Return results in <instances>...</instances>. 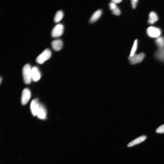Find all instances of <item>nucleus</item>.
Masks as SVG:
<instances>
[{"label": "nucleus", "instance_id": "obj_19", "mask_svg": "<svg viewBox=\"0 0 164 164\" xmlns=\"http://www.w3.org/2000/svg\"><path fill=\"white\" fill-rule=\"evenodd\" d=\"M156 132L158 134L164 133V125H162L158 127L156 130Z\"/></svg>", "mask_w": 164, "mask_h": 164}, {"label": "nucleus", "instance_id": "obj_22", "mask_svg": "<svg viewBox=\"0 0 164 164\" xmlns=\"http://www.w3.org/2000/svg\"><path fill=\"white\" fill-rule=\"evenodd\" d=\"M2 80V78L1 77V83Z\"/></svg>", "mask_w": 164, "mask_h": 164}, {"label": "nucleus", "instance_id": "obj_12", "mask_svg": "<svg viewBox=\"0 0 164 164\" xmlns=\"http://www.w3.org/2000/svg\"><path fill=\"white\" fill-rule=\"evenodd\" d=\"M109 6L110 9L112 11L113 15L116 16H119L121 14V11L117 6L116 4L112 2L110 4Z\"/></svg>", "mask_w": 164, "mask_h": 164}, {"label": "nucleus", "instance_id": "obj_7", "mask_svg": "<svg viewBox=\"0 0 164 164\" xmlns=\"http://www.w3.org/2000/svg\"><path fill=\"white\" fill-rule=\"evenodd\" d=\"M31 74L32 80L33 81H38L41 78V73L38 68L36 66L32 68Z\"/></svg>", "mask_w": 164, "mask_h": 164}, {"label": "nucleus", "instance_id": "obj_5", "mask_svg": "<svg viewBox=\"0 0 164 164\" xmlns=\"http://www.w3.org/2000/svg\"><path fill=\"white\" fill-rule=\"evenodd\" d=\"M64 28L63 25L61 23H58L55 25L52 31V36L54 38H56L62 36Z\"/></svg>", "mask_w": 164, "mask_h": 164}, {"label": "nucleus", "instance_id": "obj_20", "mask_svg": "<svg viewBox=\"0 0 164 164\" xmlns=\"http://www.w3.org/2000/svg\"><path fill=\"white\" fill-rule=\"evenodd\" d=\"M138 2V0H132L131 1L132 6L133 9H135L136 8Z\"/></svg>", "mask_w": 164, "mask_h": 164}, {"label": "nucleus", "instance_id": "obj_8", "mask_svg": "<svg viewBox=\"0 0 164 164\" xmlns=\"http://www.w3.org/2000/svg\"><path fill=\"white\" fill-rule=\"evenodd\" d=\"M36 116L40 119L44 120L46 118V111L45 108L42 104H40Z\"/></svg>", "mask_w": 164, "mask_h": 164}, {"label": "nucleus", "instance_id": "obj_16", "mask_svg": "<svg viewBox=\"0 0 164 164\" xmlns=\"http://www.w3.org/2000/svg\"><path fill=\"white\" fill-rule=\"evenodd\" d=\"M155 42L159 49H164V37H159L157 38Z\"/></svg>", "mask_w": 164, "mask_h": 164}, {"label": "nucleus", "instance_id": "obj_13", "mask_svg": "<svg viewBox=\"0 0 164 164\" xmlns=\"http://www.w3.org/2000/svg\"><path fill=\"white\" fill-rule=\"evenodd\" d=\"M149 19L148 22L149 24H154L158 20V17L156 14L154 12H151L149 15Z\"/></svg>", "mask_w": 164, "mask_h": 164}, {"label": "nucleus", "instance_id": "obj_2", "mask_svg": "<svg viewBox=\"0 0 164 164\" xmlns=\"http://www.w3.org/2000/svg\"><path fill=\"white\" fill-rule=\"evenodd\" d=\"M52 55L51 51L49 49L44 50L36 58V62L40 64H42L48 60Z\"/></svg>", "mask_w": 164, "mask_h": 164}, {"label": "nucleus", "instance_id": "obj_9", "mask_svg": "<svg viewBox=\"0 0 164 164\" xmlns=\"http://www.w3.org/2000/svg\"><path fill=\"white\" fill-rule=\"evenodd\" d=\"M40 104L38 99H33L31 102L30 106V110L32 115L34 116L36 115Z\"/></svg>", "mask_w": 164, "mask_h": 164}, {"label": "nucleus", "instance_id": "obj_3", "mask_svg": "<svg viewBox=\"0 0 164 164\" xmlns=\"http://www.w3.org/2000/svg\"><path fill=\"white\" fill-rule=\"evenodd\" d=\"M145 54L143 53L129 56L128 59L130 63L132 65H135L141 62L144 60Z\"/></svg>", "mask_w": 164, "mask_h": 164}, {"label": "nucleus", "instance_id": "obj_17", "mask_svg": "<svg viewBox=\"0 0 164 164\" xmlns=\"http://www.w3.org/2000/svg\"><path fill=\"white\" fill-rule=\"evenodd\" d=\"M64 14L61 10H59L57 12L54 17V20L55 22H58L61 21L63 18Z\"/></svg>", "mask_w": 164, "mask_h": 164}, {"label": "nucleus", "instance_id": "obj_1", "mask_svg": "<svg viewBox=\"0 0 164 164\" xmlns=\"http://www.w3.org/2000/svg\"><path fill=\"white\" fill-rule=\"evenodd\" d=\"M30 65L26 64L23 66L22 70V73L23 80L27 84H29L32 80L31 69Z\"/></svg>", "mask_w": 164, "mask_h": 164}, {"label": "nucleus", "instance_id": "obj_18", "mask_svg": "<svg viewBox=\"0 0 164 164\" xmlns=\"http://www.w3.org/2000/svg\"><path fill=\"white\" fill-rule=\"evenodd\" d=\"M138 41L136 40L134 42L133 45V46L132 50H131L130 56H132L135 54L137 47Z\"/></svg>", "mask_w": 164, "mask_h": 164}, {"label": "nucleus", "instance_id": "obj_10", "mask_svg": "<svg viewBox=\"0 0 164 164\" xmlns=\"http://www.w3.org/2000/svg\"><path fill=\"white\" fill-rule=\"evenodd\" d=\"M52 45L53 49L56 51L60 50L62 48L63 43L60 39H57L52 41Z\"/></svg>", "mask_w": 164, "mask_h": 164}, {"label": "nucleus", "instance_id": "obj_11", "mask_svg": "<svg viewBox=\"0 0 164 164\" xmlns=\"http://www.w3.org/2000/svg\"><path fill=\"white\" fill-rule=\"evenodd\" d=\"M146 136H140L133 140L132 141L129 143L128 144L127 146L128 147H131L141 143L144 142L146 140Z\"/></svg>", "mask_w": 164, "mask_h": 164}, {"label": "nucleus", "instance_id": "obj_4", "mask_svg": "<svg viewBox=\"0 0 164 164\" xmlns=\"http://www.w3.org/2000/svg\"><path fill=\"white\" fill-rule=\"evenodd\" d=\"M147 32L149 37L154 38L159 37L161 34L160 29L154 27H150L148 28Z\"/></svg>", "mask_w": 164, "mask_h": 164}, {"label": "nucleus", "instance_id": "obj_15", "mask_svg": "<svg viewBox=\"0 0 164 164\" xmlns=\"http://www.w3.org/2000/svg\"><path fill=\"white\" fill-rule=\"evenodd\" d=\"M155 56L157 60L164 62V49H159L156 52Z\"/></svg>", "mask_w": 164, "mask_h": 164}, {"label": "nucleus", "instance_id": "obj_21", "mask_svg": "<svg viewBox=\"0 0 164 164\" xmlns=\"http://www.w3.org/2000/svg\"><path fill=\"white\" fill-rule=\"evenodd\" d=\"M122 1H121V0H113V1H112V2L115 4H119Z\"/></svg>", "mask_w": 164, "mask_h": 164}, {"label": "nucleus", "instance_id": "obj_14", "mask_svg": "<svg viewBox=\"0 0 164 164\" xmlns=\"http://www.w3.org/2000/svg\"><path fill=\"white\" fill-rule=\"evenodd\" d=\"M102 14L101 10L99 9L97 10L93 14L90 20L91 23H93L97 21L100 17Z\"/></svg>", "mask_w": 164, "mask_h": 164}, {"label": "nucleus", "instance_id": "obj_6", "mask_svg": "<svg viewBox=\"0 0 164 164\" xmlns=\"http://www.w3.org/2000/svg\"><path fill=\"white\" fill-rule=\"evenodd\" d=\"M31 97L30 90L28 88H25L22 91L21 102L23 105L26 104L29 101Z\"/></svg>", "mask_w": 164, "mask_h": 164}]
</instances>
